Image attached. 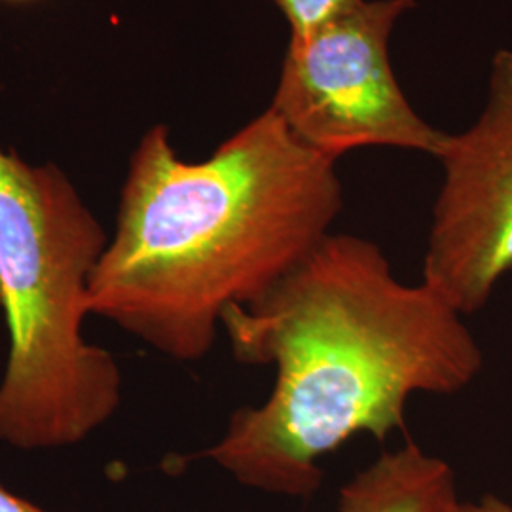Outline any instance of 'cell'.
Listing matches in <instances>:
<instances>
[{"label":"cell","instance_id":"10","mask_svg":"<svg viewBox=\"0 0 512 512\" xmlns=\"http://www.w3.org/2000/svg\"><path fill=\"white\" fill-rule=\"evenodd\" d=\"M6 2H31V0H6Z\"/></svg>","mask_w":512,"mask_h":512},{"label":"cell","instance_id":"1","mask_svg":"<svg viewBox=\"0 0 512 512\" xmlns=\"http://www.w3.org/2000/svg\"><path fill=\"white\" fill-rule=\"evenodd\" d=\"M222 330L238 363L274 366V389L198 458L300 499L321 488L325 456L357 435L385 442L412 395H454L484 365L463 313L397 279L374 241L351 234L330 232L262 300L226 311Z\"/></svg>","mask_w":512,"mask_h":512},{"label":"cell","instance_id":"7","mask_svg":"<svg viewBox=\"0 0 512 512\" xmlns=\"http://www.w3.org/2000/svg\"><path fill=\"white\" fill-rule=\"evenodd\" d=\"M363 0H272L289 25L291 38H304L359 6Z\"/></svg>","mask_w":512,"mask_h":512},{"label":"cell","instance_id":"3","mask_svg":"<svg viewBox=\"0 0 512 512\" xmlns=\"http://www.w3.org/2000/svg\"><path fill=\"white\" fill-rule=\"evenodd\" d=\"M109 245L101 222L55 164L0 145V308L8 359L0 380V442L69 448L122 403V370L84 336L90 281Z\"/></svg>","mask_w":512,"mask_h":512},{"label":"cell","instance_id":"5","mask_svg":"<svg viewBox=\"0 0 512 512\" xmlns=\"http://www.w3.org/2000/svg\"><path fill=\"white\" fill-rule=\"evenodd\" d=\"M421 281L459 313L482 310L512 272V52L492 59L475 124L448 135Z\"/></svg>","mask_w":512,"mask_h":512},{"label":"cell","instance_id":"2","mask_svg":"<svg viewBox=\"0 0 512 512\" xmlns=\"http://www.w3.org/2000/svg\"><path fill=\"white\" fill-rule=\"evenodd\" d=\"M342 207L336 160L270 107L202 162L179 158L154 126L131 156L90 311L173 361H200L224 313L270 293Z\"/></svg>","mask_w":512,"mask_h":512},{"label":"cell","instance_id":"8","mask_svg":"<svg viewBox=\"0 0 512 512\" xmlns=\"http://www.w3.org/2000/svg\"><path fill=\"white\" fill-rule=\"evenodd\" d=\"M452 512H512L509 503L497 499L495 495H484L480 501H459L458 507Z\"/></svg>","mask_w":512,"mask_h":512},{"label":"cell","instance_id":"4","mask_svg":"<svg viewBox=\"0 0 512 512\" xmlns=\"http://www.w3.org/2000/svg\"><path fill=\"white\" fill-rule=\"evenodd\" d=\"M416 0H363L304 38H289L270 109L308 147L338 162L363 147L439 158L448 135L423 120L393 74L389 38Z\"/></svg>","mask_w":512,"mask_h":512},{"label":"cell","instance_id":"9","mask_svg":"<svg viewBox=\"0 0 512 512\" xmlns=\"http://www.w3.org/2000/svg\"><path fill=\"white\" fill-rule=\"evenodd\" d=\"M0 512H48L0 486Z\"/></svg>","mask_w":512,"mask_h":512},{"label":"cell","instance_id":"6","mask_svg":"<svg viewBox=\"0 0 512 512\" xmlns=\"http://www.w3.org/2000/svg\"><path fill=\"white\" fill-rule=\"evenodd\" d=\"M458 505L452 467L412 440L359 471L338 497V512H452Z\"/></svg>","mask_w":512,"mask_h":512}]
</instances>
